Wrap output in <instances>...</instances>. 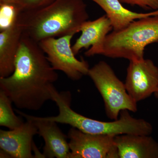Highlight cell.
I'll list each match as a JSON object with an SVG mask.
<instances>
[{"instance_id": "6da1fadb", "label": "cell", "mask_w": 158, "mask_h": 158, "mask_svg": "<svg viewBox=\"0 0 158 158\" xmlns=\"http://www.w3.org/2000/svg\"><path fill=\"white\" fill-rule=\"evenodd\" d=\"M36 42L23 34L11 75L0 78V88L21 110L37 111L49 100L59 78Z\"/></svg>"}, {"instance_id": "7a4b0ae2", "label": "cell", "mask_w": 158, "mask_h": 158, "mask_svg": "<svg viewBox=\"0 0 158 158\" xmlns=\"http://www.w3.org/2000/svg\"><path fill=\"white\" fill-rule=\"evenodd\" d=\"M88 19L83 0H55L42 8L20 11L16 21L24 35L39 43L47 38L74 35Z\"/></svg>"}, {"instance_id": "3957f363", "label": "cell", "mask_w": 158, "mask_h": 158, "mask_svg": "<svg viewBox=\"0 0 158 158\" xmlns=\"http://www.w3.org/2000/svg\"><path fill=\"white\" fill-rule=\"evenodd\" d=\"M52 95V101L56 102L59 113L56 116L42 117L45 120L69 125L84 132L94 135L116 136L123 134L150 135L152 133L151 124L142 118L132 117L128 110L122 111L119 118L114 121H99L73 110L71 108V94L68 91L59 92L55 89Z\"/></svg>"}, {"instance_id": "277c9868", "label": "cell", "mask_w": 158, "mask_h": 158, "mask_svg": "<svg viewBox=\"0 0 158 158\" xmlns=\"http://www.w3.org/2000/svg\"><path fill=\"white\" fill-rule=\"evenodd\" d=\"M158 42V15L134 21L125 28L113 31L105 40L101 55L129 61L144 59L149 44Z\"/></svg>"}, {"instance_id": "5b68a950", "label": "cell", "mask_w": 158, "mask_h": 158, "mask_svg": "<svg viewBox=\"0 0 158 158\" xmlns=\"http://www.w3.org/2000/svg\"><path fill=\"white\" fill-rule=\"evenodd\" d=\"M103 100L108 118L117 120L123 110L137 112V102L128 93L124 83L106 62L101 61L90 68L88 75Z\"/></svg>"}, {"instance_id": "8992f818", "label": "cell", "mask_w": 158, "mask_h": 158, "mask_svg": "<svg viewBox=\"0 0 158 158\" xmlns=\"http://www.w3.org/2000/svg\"><path fill=\"white\" fill-rule=\"evenodd\" d=\"M73 36L47 38L39 44L54 70L61 71L73 81H78L88 75L90 68L88 62L77 59L74 54L71 46Z\"/></svg>"}, {"instance_id": "52a82bcc", "label": "cell", "mask_w": 158, "mask_h": 158, "mask_svg": "<svg viewBox=\"0 0 158 158\" xmlns=\"http://www.w3.org/2000/svg\"><path fill=\"white\" fill-rule=\"evenodd\" d=\"M69 158H118L115 136L88 134L72 127L68 133Z\"/></svg>"}, {"instance_id": "ba28073f", "label": "cell", "mask_w": 158, "mask_h": 158, "mask_svg": "<svg viewBox=\"0 0 158 158\" xmlns=\"http://www.w3.org/2000/svg\"><path fill=\"white\" fill-rule=\"evenodd\" d=\"M128 93L138 102L148 98L158 88V68L152 60L130 61L125 82Z\"/></svg>"}, {"instance_id": "9c48e42d", "label": "cell", "mask_w": 158, "mask_h": 158, "mask_svg": "<svg viewBox=\"0 0 158 158\" xmlns=\"http://www.w3.org/2000/svg\"><path fill=\"white\" fill-rule=\"evenodd\" d=\"M16 112L27 120L33 121L37 127L38 135L44 141L42 153L44 158H69L68 136L62 132L57 123L28 115L19 110H16Z\"/></svg>"}, {"instance_id": "30bf717a", "label": "cell", "mask_w": 158, "mask_h": 158, "mask_svg": "<svg viewBox=\"0 0 158 158\" xmlns=\"http://www.w3.org/2000/svg\"><path fill=\"white\" fill-rule=\"evenodd\" d=\"M38 134L35 123L31 120L15 129L0 130V148L10 158H34L32 154L34 144L33 138Z\"/></svg>"}, {"instance_id": "8fae6325", "label": "cell", "mask_w": 158, "mask_h": 158, "mask_svg": "<svg viewBox=\"0 0 158 158\" xmlns=\"http://www.w3.org/2000/svg\"><path fill=\"white\" fill-rule=\"evenodd\" d=\"M113 27L106 15L93 21H87L80 29L81 36L72 47L76 56L82 49H90L85 52V56L91 57L101 55L105 40L113 31Z\"/></svg>"}, {"instance_id": "7c38bea8", "label": "cell", "mask_w": 158, "mask_h": 158, "mask_svg": "<svg viewBox=\"0 0 158 158\" xmlns=\"http://www.w3.org/2000/svg\"><path fill=\"white\" fill-rule=\"evenodd\" d=\"M114 141L119 158H158V142L150 135L123 134Z\"/></svg>"}, {"instance_id": "4fadbf2b", "label": "cell", "mask_w": 158, "mask_h": 158, "mask_svg": "<svg viewBox=\"0 0 158 158\" xmlns=\"http://www.w3.org/2000/svg\"><path fill=\"white\" fill-rule=\"evenodd\" d=\"M23 34L16 19L10 27L0 33V78L13 73L15 59Z\"/></svg>"}, {"instance_id": "5bb4252c", "label": "cell", "mask_w": 158, "mask_h": 158, "mask_svg": "<svg viewBox=\"0 0 158 158\" xmlns=\"http://www.w3.org/2000/svg\"><path fill=\"white\" fill-rule=\"evenodd\" d=\"M97 4L106 12L113 30L125 28L136 20L152 15H158V10L139 13L128 10L123 6L119 0H90Z\"/></svg>"}, {"instance_id": "9a60e30c", "label": "cell", "mask_w": 158, "mask_h": 158, "mask_svg": "<svg viewBox=\"0 0 158 158\" xmlns=\"http://www.w3.org/2000/svg\"><path fill=\"white\" fill-rule=\"evenodd\" d=\"M12 101L0 89V126L13 130L24 123L22 118L15 115L12 109Z\"/></svg>"}, {"instance_id": "2e32d148", "label": "cell", "mask_w": 158, "mask_h": 158, "mask_svg": "<svg viewBox=\"0 0 158 158\" xmlns=\"http://www.w3.org/2000/svg\"><path fill=\"white\" fill-rule=\"evenodd\" d=\"M19 12L17 5L0 4V31L10 27L15 21Z\"/></svg>"}, {"instance_id": "e0dca14e", "label": "cell", "mask_w": 158, "mask_h": 158, "mask_svg": "<svg viewBox=\"0 0 158 158\" xmlns=\"http://www.w3.org/2000/svg\"><path fill=\"white\" fill-rule=\"evenodd\" d=\"M55 0H21L18 7L20 12L35 10L49 5Z\"/></svg>"}, {"instance_id": "ac0fdd59", "label": "cell", "mask_w": 158, "mask_h": 158, "mask_svg": "<svg viewBox=\"0 0 158 158\" xmlns=\"http://www.w3.org/2000/svg\"><path fill=\"white\" fill-rule=\"evenodd\" d=\"M122 3L138 6L145 10H158V0H119Z\"/></svg>"}, {"instance_id": "d6986e66", "label": "cell", "mask_w": 158, "mask_h": 158, "mask_svg": "<svg viewBox=\"0 0 158 158\" xmlns=\"http://www.w3.org/2000/svg\"><path fill=\"white\" fill-rule=\"evenodd\" d=\"M21 0H0V4H11L17 5Z\"/></svg>"}]
</instances>
